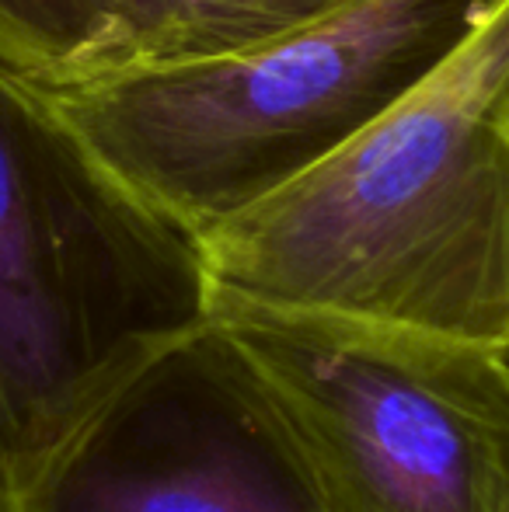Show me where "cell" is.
Wrapping results in <instances>:
<instances>
[{
    "instance_id": "6da1fadb",
    "label": "cell",
    "mask_w": 509,
    "mask_h": 512,
    "mask_svg": "<svg viewBox=\"0 0 509 512\" xmlns=\"http://www.w3.org/2000/svg\"><path fill=\"white\" fill-rule=\"evenodd\" d=\"M192 248L203 310L509 352V0L346 147Z\"/></svg>"
},
{
    "instance_id": "7a4b0ae2",
    "label": "cell",
    "mask_w": 509,
    "mask_h": 512,
    "mask_svg": "<svg viewBox=\"0 0 509 512\" xmlns=\"http://www.w3.org/2000/svg\"><path fill=\"white\" fill-rule=\"evenodd\" d=\"M489 0H346L203 60L39 88L112 178L196 241L419 88Z\"/></svg>"
},
{
    "instance_id": "3957f363",
    "label": "cell",
    "mask_w": 509,
    "mask_h": 512,
    "mask_svg": "<svg viewBox=\"0 0 509 512\" xmlns=\"http://www.w3.org/2000/svg\"><path fill=\"white\" fill-rule=\"evenodd\" d=\"M196 317L189 237L129 196L35 84L0 67V467L109 359Z\"/></svg>"
},
{
    "instance_id": "277c9868",
    "label": "cell",
    "mask_w": 509,
    "mask_h": 512,
    "mask_svg": "<svg viewBox=\"0 0 509 512\" xmlns=\"http://www.w3.org/2000/svg\"><path fill=\"white\" fill-rule=\"evenodd\" d=\"M328 512H509V352L203 310Z\"/></svg>"
},
{
    "instance_id": "5b68a950",
    "label": "cell",
    "mask_w": 509,
    "mask_h": 512,
    "mask_svg": "<svg viewBox=\"0 0 509 512\" xmlns=\"http://www.w3.org/2000/svg\"><path fill=\"white\" fill-rule=\"evenodd\" d=\"M0 512H328L245 359L196 317L102 366L18 460Z\"/></svg>"
},
{
    "instance_id": "8992f818",
    "label": "cell",
    "mask_w": 509,
    "mask_h": 512,
    "mask_svg": "<svg viewBox=\"0 0 509 512\" xmlns=\"http://www.w3.org/2000/svg\"><path fill=\"white\" fill-rule=\"evenodd\" d=\"M339 4L346 0H109L116 25L102 77L231 53Z\"/></svg>"
},
{
    "instance_id": "52a82bcc",
    "label": "cell",
    "mask_w": 509,
    "mask_h": 512,
    "mask_svg": "<svg viewBox=\"0 0 509 512\" xmlns=\"http://www.w3.org/2000/svg\"><path fill=\"white\" fill-rule=\"evenodd\" d=\"M112 25L109 0H0V67L35 88L95 81Z\"/></svg>"
}]
</instances>
